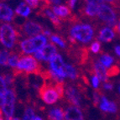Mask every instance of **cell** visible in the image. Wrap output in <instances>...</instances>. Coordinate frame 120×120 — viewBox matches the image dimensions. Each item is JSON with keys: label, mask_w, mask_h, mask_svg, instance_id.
Returning a JSON list of instances; mask_svg holds the SVG:
<instances>
[{"label": "cell", "mask_w": 120, "mask_h": 120, "mask_svg": "<svg viewBox=\"0 0 120 120\" xmlns=\"http://www.w3.org/2000/svg\"><path fill=\"white\" fill-rule=\"evenodd\" d=\"M42 66L32 56H22L19 58L17 67L14 68L12 73L14 76H27L30 74L40 76L43 71Z\"/></svg>", "instance_id": "obj_1"}, {"label": "cell", "mask_w": 120, "mask_h": 120, "mask_svg": "<svg viewBox=\"0 0 120 120\" xmlns=\"http://www.w3.org/2000/svg\"><path fill=\"white\" fill-rule=\"evenodd\" d=\"M93 34L94 30L90 24H74L69 30V36L83 44L90 42Z\"/></svg>", "instance_id": "obj_2"}, {"label": "cell", "mask_w": 120, "mask_h": 120, "mask_svg": "<svg viewBox=\"0 0 120 120\" xmlns=\"http://www.w3.org/2000/svg\"><path fill=\"white\" fill-rule=\"evenodd\" d=\"M20 35V33L11 24H3L0 26V42L6 48H14L18 43V38Z\"/></svg>", "instance_id": "obj_3"}, {"label": "cell", "mask_w": 120, "mask_h": 120, "mask_svg": "<svg viewBox=\"0 0 120 120\" xmlns=\"http://www.w3.org/2000/svg\"><path fill=\"white\" fill-rule=\"evenodd\" d=\"M46 37L42 34L36 35L33 38L25 39L20 42V49L23 54L35 53L36 51L43 49L46 44Z\"/></svg>", "instance_id": "obj_4"}, {"label": "cell", "mask_w": 120, "mask_h": 120, "mask_svg": "<svg viewBox=\"0 0 120 120\" xmlns=\"http://www.w3.org/2000/svg\"><path fill=\"white\" fill-rule=\"evenodd\" d=\"M38 93L40 99L49 105L56 103L60 98L55 86L51 82H47V81H44L43 84L38 88Z\"/></svg>", "instance_id": "obj_5"}, {"label": "cell", "mask_w": 120, "mask_h": 120, "mask_svg": "<svg viewBox=\"0 0 120 120\" xmlns=\"http://www.w3.org/2000/svg\"><path fill=\"white\" fill-rule=\"evenodd\" d=\"M4 104L3 106V110L5 114L7 120H12L14 112V103L16 100V92L15 89H7L4 93Z\"/></svg>", "instance_id": "obj_6"}, {"label": "cell", "mask_w": 120, "mask_h": 120, "mask_svg": "<svg viewBox=\"0 0 120 120\" xmlns=\"http://www.w3.org/2000/svg\"><path fill=\"white\" fill-rule=\"evenodd\" d=\"M82 89L79 84H77V86H75L74 85H69L66 87V99L67 102L73 106L80 107L82 104Z\"/></svg>", "instance_id": "obj_7"}, {"label": "cell", "mask_w": 120, "mask_h": 120, "mask_svg": "<svg viewBox=\"0 0 120 120\" xmlns=\"http://www.w3.org/2000/svg\"><path fill=\"white\" fill-rule=\"evenodd\" d=\"M98 18L104 21L108 26L115 27L116 24V14L110 6L102 4L99 5V9L98 13Z\"/></svg>", "instance_id": "obj_8"}, {"label": "cell", "mask_w": 120, "mask_h": 120, "mask_svg": "<svg viewBox=\"0 0 120 120\" xmlns=\"http://www.w3.org/2000/svg\"><path fill=\"white\" fill-rule=\"evenodd\" d=\"M36 14L39 15V16L43 17V18L49 19L50 20V22L53 24V26H54L56 30H60L62 29V26L63 25H62L60 20L53 13L52 8H50V5H49V4H43L42 6H41V8H40V11H38V12L36 13Z\"/></svg>", "instance_id": "obj_9"}, {"label": "cell", "mask_w": 120, "mask_h": 120, "mask_svg": "<svg viewBox=\"0 0 120 120\" xmlns=\"http://www.w3.org/2000/svg\"><path fill=\"white\" fill-rule=\"evenodd\" d=\"M20 30L26 36H36L44 32V27L38 22L32 20H26L20 27Z\"/></svg>", "instance_id": "obj_10"}, {"label": "cell", "mask_w": 120, "mask_h": 120, "mask_svg": "<svg viewBox=\"0 0 120 120\" xmlns=\"http://www.w3.org/2000/svg\"><path fill=\"white\" fill-rule=\"evenodd\" d=\"M65 120H84V116L78 107L70 105L65 112Z\"/></svg>", "instance_id": "obj_11"}, {"label": "cell", "mask_w": 120, "mask_h": 120, "mask_svg": "<svg viewBox=\"0 0 120 120\" xmlns=\"http://www.w3.org/2000/svg\"><path fill=\"white\" fill-rule=\"evenodd\" d=\"M92 72H94V75H96L99 80H102L103 82H106L108 80V75L107 71L105 69V66L100 62V60H94L92 62Z\"/></svg>", "instance_id": "obj_12"}, {"label": "cell", "mask_w": 120, "mask_h": 120, "mask_svg": "<svg viewBox=\"0 0 120 120\" xmlns=\"http://www.w3.org/2000/svg\"><path fill=\"white\" fill-rule=\"evenodd\" d=\"M40 52L42 54V60H50V59L56 55L57 53V49H56V45H55L53 43H50L48 45H45L43 47V49L40 50Z\"/></svg>", "instance_id": "obj_13"}, {"label": "cell", "mask_w": 120, "mask_h": 120, "mask_svg": "<svg viewBox=\"0 0 120 120\" xmlns=\"http://www.w3.org/2000/svg\"><path fill=\"white\" fill-rule=\"evenodd\" d=\"M99 5L100 4H98V3L97 2L86 4V6L81 10L82 14H84L85 16L88 17V18H94L95 16L98 15Z\"/></svg>", "instance_id": "obj_14"}, {"label": "cell", "mask_w": 120, "mask_h": 120, "mask_svg": "<svg viewBox=\"0 0 120 120\" xmlns=\"http://www.w3.org/2000/svg\"><path fill=\"white\" fill-rule=\"evenodd\" d=\"M99 107H100V109L102 111L106 112H111V113H114L118 110L116 104L113 102L108 101V98L104 96H102L101 98V102L99 104Z\"/></svg>", "instance_id": "obj_15"}, {"label": "cell", "mask_w": 120, "mask_h": 120, "mask_svg": "<svg viewBox=\"0 0 120 120\" xmlns=\"http://www.w3.org/2000/svg\"><path fill=\"white\" fill-rule=\"evenodd\" d=\"M14 18V13L10 7L5 4H0V19L11 21Z\"/></svg>", "instance_id": "obj_16"}, {"label": "cell", "mask_w": 120, "mask_h": 120, "mask_svg": "<svg viewBox=\"0 0 120 120\" xmlns=\"http://www.w3.org/2000/svg\"><path fill=\"white\" fill-rule=\"evenodd\" d=\"M113 38L114 31L108 27L102 29L99 32V34H98V39L103 42H110Z\"/></svg>", "instance_id": "obj_17"}, {"label": "cell", "mask_w": 120, "mask_h": 120, "mask_svg": "<svg viewBox=\"0 0 120 120\" xmlns=\"http://www.w3.org/2000/svg\"><path fill=\"white\" fill-rule=\"evenodd\" d=\"M49 120H65V112L61 108H55L48 114Z\"/></svg>", "instance_id": "obj_18"}, {"label": "cell", "mask_w": 120, "mask_h": 120, "mask_svg": "<svg viewBox=\"0 0 120 120\" xmlns=\"http://www.w3.org/2000/svg\"><path fill=\"white\" fill-rule=\"evenodd\" d=\"M15 13L22 17H27L31 13V8L26 4V3H21L16 8Z\"/></svg>", "instance_id": "obj_19"}, {"label": "cell", "mask_w": 120, "mask_h": 120, "mask_svg": "<svg viewBox=\"0 0 120 120\" xmlns=\"http://www.w3.org/2000/svg\"><path fill=\"white\" fill-rule=\"evenodd\" d=\"M64 71L66 73V76L69 77L71 80H76V78L78 77V72L76 70L74 66H71V65H69V64H66L65 65V67H64Z\"/></svg>", "instance_id": "obj_20"}, {"label": "cell", "mask_w": 120, "mask_h": 120, "mask_svg": "<svg viewBox=\"0 0 120 120\" xmlns=\"http://www.w3.org/2000/svg\"><path fill=\"white\" fill-rule=\"evenodd\" d=\"M50 38L52 42L57 44L59 46H60L61 48H66V41L62 38L61 36L58 35V34H52Z\"/></svg>", "instance_id": "obj_21"}, {"label": "cell", "mask_w": 120, "mask_h": 120, "mask_svg": "<svg viewBox=\"0 0 120 120\" xmlns=\"http://www.w3.org/2000/svg\"><path fill=\"white\" fill-rule=\"evenodd\" d=\"M99 60H100V62L105 66V67H111V65H112V62H113V58H112L110 55L103 54V55H102V56L100 57Z\"/></svg>", "instance_id": "obj_22"}, {"label": "cell", "mask_w": 120, "mask_h": 120, "mask_svg": "<svg viewBox=\"0 0 120 120\" xmlns=\"http://www.w3.org/2000/svg\"><path fill=\"white\" fill-rule=\"evenodd\" d=\"M10 56V52L6 50H0V64L2 66H8V58Z\"/></svg>", "instance_id": "obj_23"}, {"label": "cell", "mask_w": 120, "mask_h": 120, "mask_svg": "<svg viewBox=\"0 0 120 120\" xmlns=\"http://www.w3.org/2000/svg\"><path fill=\"white\" fill-rule=\"evenodd\" d=\"M55 87H56V91L58 92L59 97L60 98H62L64 97V93H65V84L63 82H56L55 84Z\"/></svg>", "instance_id": "obj_24"}, {"label": "cell", "mask_w": 120, "mask_h": 120, "mask_svg": "<svg viewBox=\"0 0 120 120\" xmlns=\"http://www.w3.org/2000/svg\"><path fill=\"white\" fill-rule=\"evenodd\" d=\"M103 96L102 93H101L99 90H96L93 92V105L95 107H98L101 102V98Z\"/></svg>", "instance_id": "obj_25"}, {"label": "cell", "mask_w": 120, "mask_h": 120, "mask_svg": "<svg viewBox=\"0 0 120 120\" xmlns=\"http://www.w3.org/2000/svg\"><path fill=\"white\" fill-rule=\"evenodd\" d=\"M3 76L6 82L7 86H13V83L14 82V77H15L13 73H5L3 75Z\"/></svg>", "instance_id": "obj_26"}, {"label": "cell", "mask_w": 120, "mask_h": 120, "mask_svg": "<svg viewBox=\"0 0 120 120\" xmlns=\"http://www.w3.org/2000/svg\"><path fill=\"white\" fill-rule=\"evenodd\" d=\"M120 72V69L118 68V66H113L112 67L108 69L107 71V75H108V77H112V76H117L118 75V73Z\"/></svg>", "instance_id": "obj_27"}, {"label": "cell", "mask_w": 120, "mask_h": 120, "mask_svg": "<svg viewBox=\"0 0 120 120\" xmlns=\"http://www.w3.org/2000/svg\"><path fill=\"white\" fill-rule=\"evenodd\" d=\"M7 91V84L3 76H0V95H4Z\"/></svg>", "instance_id": "obj_28"}, {"label": "cell", "mask_w": 120, "mask_h": 120, "mask_svg": "<svg viewBox=\"0 0 120 120\" xmlns=\"http://www.w3.org/2000/svg\"><path fill=\"white\" fill-rule=\"evenodd\" d=\"M91 50L92 52L97 54L98 52L100 51V49H101V44L99 41H94V42L92 43V45H91Z\"/></svg>", "instance_id": "obj_29"}, {"label": "cell", "mask_w": 120, "mask_h": 120, "mask_svg": "<svg viewBox=\"0 0 120 120\" xmlns=\"http://www.w3.org/2000/svg\"><path fill=\"white\" fill-rule=\"evenodd\" d=\"M25 2L33 8H38L39 6V0H25Z\"/></svg>", "instance_id": "obj_30"}, {"label": "cell", "mask_w": 120, "mask_h": 120, "mask_svg": "<svg viewBox=\"0 0 120 120\" xmlns=\"http://www.w3.org/2000/svg\"><path fill=\"white\" fill-rule=\"evenodd\" d=\"M92 83L93 87L98 89V86H99V78H98L96 75H94V76L92 77Z\"/></svg>", "instance_id": "obj_31"}, {"label": "cell", "mask_w": 120, "mask_h": 120, "mask_svg": "<svg viewBox=\"0 0 120 120\" xmlns=\"http://www.w3.org/2000/svg\"><path fill=\"white\" fill-rule=\"evenodd\" d=\"M103 87L106 89V90H112V88H113V84L112 83H111V82H105L103 84Z\"/></svg>", "instance_id": "obj_32"}, {"label": "cell", "mask_w": 120, "mask_h": 120, "mask_svg": "<svg viewBox=\"0 0 120 120\" xmlns=\"http://www.w3.org/2000/svg\"><path fill=\"white\" fill-rule=\"evenodd\" d=\"M60 1L61 0H49V2H50V4H60Z\"/></svg>", "instance_id": "obj_33"}, {"label": "cell", "mask_w": 120, "mask_h": 120, "mask_svg": "<svg viewBox=\"0 0 120 120\" xmlns=\"http://www.w3.org/2000/svg\"><path fill=\"white\" fill-rule=\"evenodd\" d=\"M4 95H0V107L1 106H4Z\"/></svg>", "instance_id": "obj_34"}, {"label": "cell", "mask_w": 120, "mask_h": 120, "mask_svg": "<svg viewBox=\"0 0 120 120\" xmlns=\"http://www.w3.org/2000/svg\"><path fill=\"white\" fill-rule=\"evenodd\" d=\"M107 2H108L109 4H112V5H116L117 4V2H118V0H105Z\"/></svg>", "instance_id": "obj_35"}, {"label": "cell", "mask_w": 120, "mask_h": 120, "mask_svg": "<svg viewBox=\"0 0 120 120\" xmlns=\"http://www.w3.org/2000/svg\"><path fill=\"white\" fill-rule=\"evenodd\" d=\"M115 52L117 53L118 56H120V45H117L116 47H115Z\"/></svg>", "instance_id": "obj_36"}, {"label": "cell", "mask_w": 120, "mask_h": 120, "mask_svg": "<svg viewBox=\"0 0 120 120\" xmlns=\"http://www.w3.org/2000/svg\"><path fill=\"white\" fill-rule=\"evenodd\" d=\"M23 120H34V119H33V118H30L29 116H27V115H25V114H24Z\"/></svg>", "instance_id": "obj_37"}, {"label": "cell", "mask_w": 120, "mask_h": 120, "mask_svg": "<svg viewBox=\"0 0 120 120\" xmlns=\"http://www.w3.org/2000/svg\"><path fill=\"white\" fill-rule=\"evenodd\" d=\"M115 29H116L117 31H118V32L120 34V22L118 23V26H115Z\"/></svg>", "instance_id": "obj_38"}, {"label": "cell", "mask_w": 120, "mask_h": 120, "mask_svg": "<svg viewBox=\"0 0 120 120\" xmlns=\"http://www.w3.org/2000/svg\"><path fill=\"white\" fill-rule=\"evenodd\" d=\"M86 2V4H89V3H94L96 2V0H85Z\"/></svg>", "instance_id": "obj_39"}, {"label": "cell", "mask_w": 120, "mask_h": 120, "mask_svg": "<svg viewBox=\"0 0 120 120\" xmlns=\"http://www.w3.org/2000/svg\"><path fill=\"white\" fill-rule=\"evenodd\" d=\"M96 1L98 3V4H102V2H103V1H105V0H96Z\"/></svg>", "instance_id": "obj_40"}, {"label": "cell", "mask_w": 120, "mask_h": 120, "mask_svg": "<svg viewBox=\"0 0 120 120\" xmlns=\"http://www.w3.org/2000/svg\"><path fill=\"white\" fill-rule=\"evenodd\" d=\"M34 120H43V119L41 118H40V117H35Z\"/></svg>", "instance_id": "obj_41"}, {"label": "cell", "mask_w": 120, "mask_h": 120, "mask_svg": "<svg viewBox=\"0 0 120 120\" xmlns=\"http://www.w3.org/2000/svg\"><path fill=\"white\" fill-rule=\"evenodd\" d=\"M2 114H3V112H2V109L0 108V117L2 116Z\"/></svg>", "instance_id": "obj_42"}, {"label": "cell", "mask_w": 120, "mask_h": 120, "mask_svg": "<svg viewBox=\"0 0 120 120\" xmlns=\"http://www.w3.org/2000/svg\"><path fill=\"white\" fill-rule=\"evenodd\" d=\"M12 120H19V118H12Z\"/></svg>", "instance_id": "obj_43"}, {"label": "cell", "mask_w": 120, "mask_h": 120, "mask_svg": "<svg viewBox=\"0 0 120 120\" xmlns=\"http://www.w3.org/2000/svg\"><path fill=\"white\" fill-rule=\"evenodd\" d=\"M118 92H119V94H120V85H119V87H118Z\"/></svg>", "instance_id": "obj_44"}, {"label": "cell", "mask_w": 120, "mask_h": 120, "mask_svg": "<svg viewBox=\"0 0 120 120\" xmlns=\"http://www.w3.org/2000/svg\"><path fill=\"white\" fill-rule=\"evenodd\" d=\"M0 120H4V119H3V118H0Z\"/></svg>", "instance_id": "obj_45"}]
</instances>
